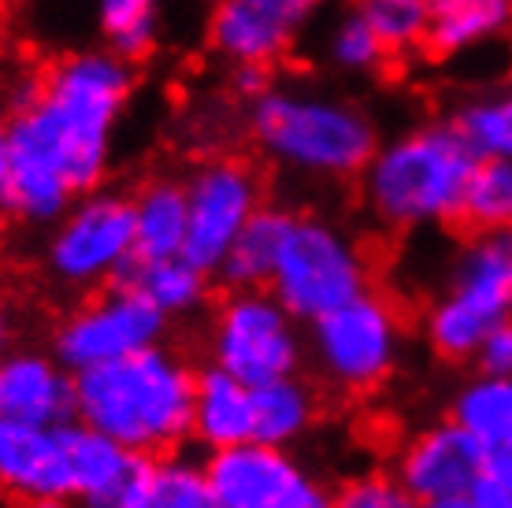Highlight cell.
Masks as SVG:
<instances>
[{
  "instance_id": "6da1fadb",
  "label": "cell",
  "mask_w": 512,
  "mask_h": 508,
  "mask_svg": "<svg viewBox=\"0 0 512 508\" xmlns=\"http://www.w3.org/2000/svg\"><path fill=\"white\" fill-rule=\"evenodd\" d=\"M134 89V60L108 45L60 56L41 71L38 101L12 112V160L56 167L75 193L104 186Z\"/></svg>"
},
{
  "instance_id": "7a4b0ae2",
  "label": "cell",
  "mask_w": 512,
  "mask_h": 508,
  "mask_svg": "<svg viewBox=\"0 0 512 508\" xmlns=\"http://www.w3.org/2000/svg\"><path fill=\"white\" fill-rule=\"evenodd\" d=\"M193 379L197 368L179 349L145 345L75 371V420L145 457L175 453L193 442Z\"/></svg>"
},
{
  "instance_id": "3957f363",
  "label": "cell",
  "mask_w": 512,
  "mask_h": 508,
  "mask_svg": "<svg viewBox=\"0 0 512 508\" xmlns=\"http://www.w3.org/2000/svg\"><path fill=\"white\" fill-rule=\"evenodd\" d=\"M479 156L453 119L420 123L379 141L360 171V204L375 227L412 234L461 223V204Z\"/></svg>"
},
{
  "instance_id": "277c9868",
  "label": "cell",
  "mask_w": 512,
  "mask_h": 508,
  "mask_svg": "<svg viewBox=\"0 0 512 508\" xmlns=\"http://www.w3.org/2000/svg\"><path fill=\"white\" fill-rule=\"evenodd\" d=\"M249 138L275 167L312 182L360 178L379 127L360 104L316 86H271L249 101Z\"/></svg>"
},
{
  "instance_id": "5b68a950",
  "label": "cell",
  "mask_w": 512,
  "mask_h": 508,
  "mask_svg": "<svg viewBox=\"0 0 512 508\" xmlns=\"http://www.w3.org/2000/svg\"><path fill=\"white\" fill-rule=\"evenodd\" d=\"M512 316V230L472 234L453 256L446 286L423 308L427 349L446 364H472L501 319Z\"/></svg>"
},
{
  "instance_id": "8992f818",
  "label": "cell",
  "mask_w": 512,
  "mask_h": 508,
  "mask_svg": "<svg viewBox=\"0 0 512 508\" xmlns=\"http://www.w3.org/2000/svg\"><path fill=\"white\" fill-rule=\"evenodd\" d=\"M308 360L338 394H372L394 379L405 356V319L379 290L357 293L305 327Z\"/></svg>"
},
{
  "instance_id": "52a82bcc",
  "label": "cell",
  "mask_w": 512,
  "mask_h": 508,
  "mask_svg": "<svg viewBox=\"0 0 512 508\" xmlns=\"http://www.w3.org/2000/svg\"><path fill=\"white\" fill-rule=\"evenodd\" d=\"M138 260L134 245V201L130 193L97 190L78 193L71 208L45 234L41 267L60 290L93 293L112 286Z\"/></svg>"
},
{
  "instance_id": "ba28073f",
  "label": "cell",
  "mask_w": 512,
  "mask_h": 508,
  "mask_svg": "<svg viewBox=\"0 0 512 508\" xmlns=\"http://www.w3.org/2000/svg\"><path fill=\"white\" fill-rule=\"evenodd\" d=\"M268 290L308 327L323 312L372 290V260L349 230L316 212H297Z\"/></svg>"
},
{
  "instance_id": "9c48e42d",
  "label": "cell",
  "mask_w": 512,
  "mask_h": 508,
  "mask_svg": "<svg viewBox=\"0 0 512 508\" xmlns=\"http://www.w3.org/2000/svg\"><path fill=\"white\" fill-rule=\"evenodd\" d=\"M208 360L249 386L294 375L308 360L305 323L268 286L227 290L208 323Z\"/></svg>"
},
{
  "instance_id": "30bf717a",
  "label": "cell",
  "mask_w": 512,
  "mask_h": 508,
  "mask_svg": "<svg viewBox=\"0 0 512 508\" xmlns=\"http://www.w3.org/2000/svg\"><path fill=\"white\" fill-rule=\"evenodd\" d=\"M167 323L171 319L145 293L119 279L112 286L82 293V301L56 323L52 353L71 371H86L164 342Z\"/></svg>"
},
{
  "instance_id": "8fae6325",
  "label": "cell",
  "mask_w": 512,
  "mask_h": 508,
  "mask_svg": "<svg viewBox=\"0 0 512 508\" xmlns=\"http://www.w3.org/2000/svg\"><path fill=\"white\" fill-rule=\"evenodd\" d=\"M186 204H190V227L182 256H190L208 275H216L242 227L268 204V186L260 167L242 156H212L201 167H193V175L186 178Z\"/></svg>"
},
{
  "instance_id": "7c38bea8",
  "label": "cell",
  "mask_w": 512,
  "mask_h": 508,
  "mask_svg": "<svg viewBox=\"0 0 512 508\" xmlns=\"http://www.w3.org/2000/svg\"><path fill=\"white\" fill-rule=\"evenodd\" d=\"M212 508H327L334 494L282 449V445L245 438L216 449L205 460Z\"/></svg>"
},
{
  "instance_id": "4fadbf2b",
  "label": "cell",
  "mask_w": 512,
  "mask_h": 508,
  "mask_svg": "<svg viewBox=\"0 0 512 508\" xmlns=\"http://www.w3.org/2000/svg\"><path fill=\"white\" fill-rule=\"evenodd\" d=\"M483 460L487 449L446 416L442 423L409 434V442L397 449L394 475L401 479L412 505L472 508Z\"/></svg>"
},
{
  "instance_id": "5bb4252c",
  "label": "cell",
  "mask_w": 512,
  "mask_h": 508,
  "mask_svg": "<svg viewBox=\"0 0 512 508\" xmlns=\"http://www.w3.org/2000/svg\"><path fill=\"white\" fill-rule=\"evenodd\" d=\"M0 494L23 505L75 501L64 423H30L0 412Z\"/></svg>"
},
{
  "instance_id": "9a60e30c",
  "label": "cell",
  "mask_w": 512,
  "mask_h": 508,
  "mask_svg": "<svg viewBox=\"0 0 512 508\" xmlns=\"http://www.w3.org/2000/svg\"><path fill=\"white\" fill-rule=\"evenodd\" d=\"M64 431L75 501L90 508H141L145 471L153 457L134 453L116 438L86 427L82 420L64 423Z\"/></svg>"
},
{
  "instance_id": "2e32d148",
  "label": "cell",
  "mask_w": 512,
  "mask_h": 508,
  "mask_svg": "<svg viewBox=\"0 0 512 508\" xmlns=\"http://www.w3.org/2000/svg\"><path fill=\"white\" fill-rule=\"evenodd\" d=\"M0 412L30 423L75 420V371L56 353L15 349L0 356Z\"/></svg>"
},
{
  "instance_id": "e0dca14e",
  "label": "cell",
  "mask_w": 512,
  "mask_h": 508,
  "mask_svg": "<svg viewBox=\"0 0 512 508\" xmlns=\"http://www.w3.org/2000/svg\"><path fill=\"white\" fill-rule=\"evenodd\" d=\"M297 45V26L249 0H216L208 15V49L227 67H275Z\"/></svg>"
},
{
  "instance_id": "ac0fdd59",
  "label": "cell",
  "mask_w": 512,
  "mask_h": 508,
  "mask_svg": "<svg viewBox=\"0 0 512 508\" xmlns=\"http://www.w3.org/2000/svg\"><path fill=\"white\" fill-rule=\"evenodd\" d=\"M190 438L208 453L253 438V386L234 379L231 371L216 368L212 360L208 368H197Z\"/></svg>"
},
{
  "instance_id": "d6986e66",
  "label": "cell",
  "mask_w": 512,
  "mask_h": 508,
  "mask_svg": "<svg viewBox=\"0 0 512 508\" xmlns=\"http://www.w3.org/2000/svg\"><path fill=\"white\" fill-rule=\"evenodd\" d=\"M294 208L286 204H264L249 223L242 227V234L234 238V245L227 249L223 264L216 267V279L227 290H256L268 286L279 264V253L286 245V234L294 227Z\"/></svg>"
},
{
  "instance_id": "ffe728a7",
  "label": "cell",
  "mask_w": 512,
  "mask_h": 508,
  "mask_svg": "<svg viewBox=\"0 0 512 508\" xmlns=\"http://www.w3.org/2000/svg\"><path fill=\"white\" fill-rule=\"evenodd\" d=\"M509 34V0H431L427 52L461 60Z\"/></svg>"
},
{
  "instance_id": "44dd1931",
  "label": "cell",
  "mask_w": 512,
  "mask_h": 508,
  "mask_svg": "<svg viewBox=\"0 0 512 508\" xmlns=\"http://www.w3.org/2000/svg\"><path fill=\"white\" fill-rule=\"evenodd\" d=\"M316 420H320V397H316V386L301 371L253 386L256 442L290 449V445L305 442L312 427H316Z\"/></svg>"
},
{
  "instance_id": "7402d4cb",
  "label": "cell",
  "mask_w": 512,
  "mask_h": 508,
  "mask_svg": "<svg viewBox=\"0 0 512 508\" xmlns=\"http://www.w3.org/2000/svg\"><path fill=\"white\" fill-rule=\"evenodd\" d=\"M212 279L205 267H197L190 256H138L123 282L141 290L167 319H182L201 312L212 293Z\"/></svg>"
},
{
  "instance_id": "603a6c76",
  "label": "cell",
  "mask_w": 512,
  "mask_h": 508,
  "mask_svg": "<svg viewBox=\"0 0 512 508\" xmlns=\"http://www.w3.org/2000/svg\"><path fill=\"white\" fill-rule=\"evenodd\" d=\"M449 420L464 427L487 453L512 445V375L475 371L449 397Z\"/></svg>"
},
{
  "instance_id": "cb8c5ba5",
  "label": "cell",
  "mask_w": 512,
  "mask_h": 508,
  "mask_svg": "<svg viewBox=\"0 0 512 508\" xmlns=\"http://www.w3.org/2000/svg\"><path fill=\"white\" fill-rule=\"evenodd\" d=\"M134 201V245L138 256H175L186 245L190 227V204H186V182L175 178H149Z\"/></svg>"
},
{
  "instance_id": "d4e9b609",
  "label": "cell",
  "mask_w": 512,
  "mask_h": 508,
  "mask_svg": "<svg viewBox=\"0 0 512 508\" xmlns=\"http://www.w3.org/2000/svg\"><path fill=\"white\" fill-rule=\"evenodd\" d=\"M353 12L372 26L390 60H412L427 52L431 0H353Z\"/></svg>"
},
{
  "instance_id": "484cf974",
  "label": "cell",
  "mask_w": 512,
  "mask_h": 508,
  "mask_svg": "<svg viewBox=\"0 0 512 508\" xmlns=\"http://www.w3.org/2000/svg\"><path fill=\"white\" fill-rule=\"evenodd\" d=\"M141 508H212L205 460L186 457L182 449L149 460Z\"/></svg>"
},
{
  "instance_id": "4316f807",
  "label": "cell",
  "mask_w": 512,
  "mask_h": 508,
  "mask_svg": "<svg viewBox=\"0 0 512 508\" xmlns=\"http://www.w3.org/2000/svg\"><path fill=\"white\" fill-rule=\"evenodd\" d=\"M461 227L472 234L512 230V156H483L461 204Z\"/></svg>"
},
{
  "instance_id": "83f0119b",
  "label": "cell",
  "mask_w": 512,
  "mask_h": 508,
  "mask_svg": "<svg viewBox=\"0 0 512 508\" xmlns=\"http://www.w3.org/2000/svg\"><path fill=\"white\" fill-rule=\"evenodd\" d=\"M164 0H97V26L108 49L127 60H145L160 41Z\"/></svg>"
},
{
  "instance_id": "f1b7e54d",
  "label": "cell",
  "mask_w": 512,
  "mask_h": 508,
  "mask_svg": "<svg viewBox=\"0 0 512 508\" xmlns=\"http://www.w3.org/2000/svg\"><path fill=\"white\" fill-rule=\"evenodd\" d=\"M453 123L479 160L483 156H512V78L494 93L464 101L453 115Z\"/></svg>"
},
{
  "instance_id": "f546056e",
  "label": "cell",
  "mask_w": 512,
  "mask_h": 508,
  "mask_svg": "<svg viewBox=\"0 0 512 508\" xmlns=\"http://www.w3.org/2000/svg\"><path fill=\"white\" fill-rule=\"evenodd\" d=\"M323 52H327V64L334 71H342V75H375V71H383L390 64L379 34L353 8L331 26Z\"/></svg>"
},
{
  "instance_id": "4dcf8cb0",
  "label": "cell",
  "mask_w": 512,
  "mask_h": 508,
  "mask_svg": "<svg viewBox=\"0 0 512 508\" xmlns=\"http://www.w3.org/2000/svg\"><path fill=\"white\" fill-rule=\"evenodd\" d=\"M334 505L342 508H409V494L394 471H360L342 483L334 494Z\"/></svg>"
},
{
  "instance_id": "1f68e13d",
  "label": "cell",
  "mask_w": 512,
  "mask_h": 508,
  "mask_svg": "<svg viewBox=\"0 0 512 508\" xmlns=\"http://www.w3.org/2000/svg\"><path fill=\"white\" fill-rule=\"evenodd\" d=\"M472 508H512V445L487 453L479 483H475Z\"/></svg>"
},
{
  "instance_id": "d6a6232c",
  "label": "cell",
  "mask_w": 512,
  "mask_h": 508,
  "mask_svg": "<svg viewBox=\"0 0 512 508\" xmlns=\"http://www.w3.org/2000/svg\"><path fill=\"white\" fill-rule=\"evenodd\" d=\"M475 371H490V375H512V316L501 319L498 327L483 338V345L472 356Z\"/></svg>"
},
{
  "instance_id": "836d02e7",
  "label": "cell",
  "mask_w": 512,
  "mask_h": 508,
  "mask_svg": "<svg viewBox=\"0 0 512 508\" xmlns=\"http://www.w3.org/2000/svg\"><path fill=\"white\" fill-rule=\"evenodd\" d=\"M249 4H256V8H264V12H271V15H279V19H286L290 26L301 30V26L312 23L331 0H249Z\"/></svg>"
},
{
  "instance_id": "e575fe53",
  "label": "cell",
  "mask_w": 512,
  "mask_h": 508,
  "mask_svg": "<svg viewBox=\"0 0 512 508\" xmlns=\"http://www.w3.org/2000/svg\"><path fill=\"white\" fill-rule=\"evenodd\" d=\"M275 86V78H271V67H256V64H242V67H231V89L238 101H256L264 89Z\"/></svg>"
},
{
  "instance_id": "d590c367",
  "label": "cell",
  "mask_w": 512,
  "mask_h": 508,
  "mask_svg": "<svg viewBox=\"0 0 512 508\" xmlns=\"http://www.w3.org/2000/svg\"><path fill=\"white\" fill-rule=\"evenodd\" d=\"M8 167H12V115L0 112V186H4Z\"/></svg>"
},
{
  "instance_id": "8d00e7d4",
  "label": "cell",
  "mask_w": 512,
  "mask_h": 508,
  "mask_svg": "<svg viewBox=\"0 0 512 508\" xmlns=\"http://www.w3.org/2000/svg\"><path fill=\"white\" fill-rule=\"evenodd\" d=\"M8 230H12V216H8V208L0 204V256L8 249Z\"/></svg>"
},
{
  "instance_id": "74e56055",
  "label": "cell",
  "mask_w": 512,
  "mask_h": 508,
  "mask_svg": "<svg viewBox=\"0 0 512 508\" xmlns=\"http://www.w3.org/2000/svg\"><path fill=\"white\" fill-rule=\"evenodd\" d=\"M505 38L512 41V0H509V34H505Z\"/></svg>"
},
{
  "instance_id": "f35d334b",
  "label": "cell",
  "mask_w": 512,
  "mask_h": 508,
  "mask_svg": "<svg viewBox=\"0 0 512 508\" xmlns=\"http://www.w3.org/2000/svg\"><path fill=\"white\" fill-rule=\"evenodd\" d=\"M0 334H4V312H0Z\"/></svg>"
}]
</instances>
